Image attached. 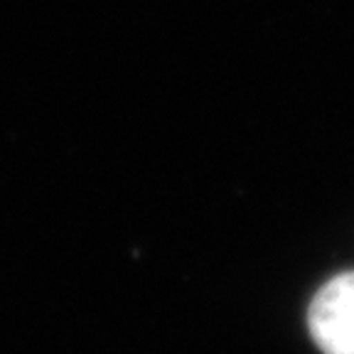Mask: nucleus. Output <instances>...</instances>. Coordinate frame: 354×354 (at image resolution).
Segmentation results:
<instances>
[{
  "label": "nucleus",
  "mask_w": 354,
  "mask_h": 354,
  "mask_svg": "<svg viewBox=\"0 0 354 354\" xmlns=\"http://www.w3.org/2000/svg\"><path fill=\"white\" fill-rule=\"evenodd\" d=\"M308 325L325 354H354V271L335 276L317 290Z\"/></svg>",
  "instance_id": "obj_1"
}]
</instances>
